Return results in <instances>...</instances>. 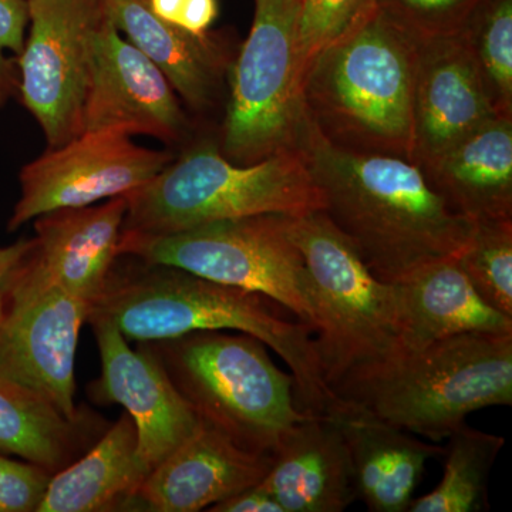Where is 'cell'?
Masks as SVG:
<instances>
[{
  "mask_svg": "<svg viewBox=\"0 0 512 512\" xmlns=\"http://www.w3.org/2000/svg\"><path fill=\"white\" fill-rule=\"evenodd\" d=\"M33 247L16 272L0 323V384L77 419L83 412L74 404V362L89 305L43 271Z\"/></svg>",
  "mask_w": 512,
  "mask_h": 512,
  "instance_id": "obj_10",
  "label": "cell"
},
{
  "mask_svg": "<svg viewBox=\"0 0 512 512\" xmlns=\"http://www.w3.org/2000/svg\"><path fill=\"white\" fill-rule=\"evenodd\" d=\"M289 229L308 269L320 370L335 393L399 352L394 284L369 271L322 211L291 217Z\"/></svg>",
  "mask_w": 512,
  "mask_h": 512,
  "instance_id": "obj_7",
  "label": "cell"
},
{
  "mask_svg": "<svg viewBox=\"0 0 512 512\" xmlns=\"http://www.w3.org/2000/svg\"><path fill=\"white\" fill-rule=\"evenodd\" d=\"M299 0H255L251 32L228 73L218 147L237 164L299 151L306 120L296 73Z\"/></svg>",
  "mask_w": 512,
  "mask_h": 512,
  "instance_id": "obj_9",
  "label": "cell"
},
{
  "mask_svg": "<svg viewBox=\"0 0 512 512\" xmlns=\"http://www.w3.org/2000/svg\"><path fill=\"white\" fill-rule=\"evenodd\" d=\"M218 13V0H185L177 26L191 35L205 36L210 33Z\"/></svg>",
  "mask_w": 512,
  "mask_h": 512,
  "instance_id": "obj_33",
  "label": "cell"
},
{
  "mask_svg": "<svg viewBox=\"0 0 512 512\" xmlns=\"http://www.w3.org/2000/svg\"><path fill=\"white\" fill-rule=\"evenodd\" d=\"M497 116L460 32L417 40L412 161L434 163L457 141Z\"/></svg>",
  "mask_w": 512,
  "mask_h": 512,
  "instance_id": "obj_15",
  "label": "cell"
},
{
  "mask_svg": "<svg viewBox=\"0 0 512 512\" xmlns=\"http://www.w3.org/2000/svg\"><path fill=\"white\" fill-rule=\"evenodd\" d=\"M126 195L106 204L63 208L35 220L33 256L57 285L92 305L119 258Z\"/></svg>",
  "mask_w": 512,
  "mask_h": 512,
  "instance_id": "obj_20",
  "label": "cell"
},
{
  "mask_svg": "<svg viewBox=\"0 0 512 512\" xmlns=\"http://www.w3.org/2000/svg\"><path fill=\"white\" fill-rule=\"evenodd\" d=\"M211 512H284L281 504L261 485L247 488L208 508Z\"/></svg>",
  "mask_w": 512,
  "mask_h": 512,
  "instance_id": "obj_32",
  "label": "cell"
},
{
  "mask_svg": "<svg viewBox=\"0 0 512 512\" xmlns=\"http://www.w3.org/2000/svg\"><path fill=\"white\" fill-rule=\"evenodd\" d=\"M116 130L185 143L192 124L165 74L104 13L90 43L82 131ZM82 133V134H83Z\"/></svg>",
  "mask_w": 512,
  "mask_h": 512,
  "instance_id": "obj_13",
  "label": "cell"
},
{
  "mask_svg": "<svg viewBox=\"0 0 512 512\" xmlns=\"http://www.w3.org/2000/svg\"><path fill=\"white\" fill-rule=\"evenodd\" d=\"M104 13L167 77L185 106L207 114L220 103L234 62L229 40L194 36L154 15L148 0H100Z\"/></svg>",
  "mask_w": 512,
  "mask_h": 512,
  "instance_id": "obj_17",
  "label": "cell"
},
{
  "mask_svg": "<svg viewBox=\"0 0 512 512\" xmlns=\"http://www.w3.org/2000/svg\"><path fill=\"white\" fill-rule=\"evenodd\" d=\"M28 0H0V86L15 94L19 90L18 59L29 26Z\"/></svg>",
  "mask_w": 512,
  "mask_h": 512,
  "instance_id": "obj_31",
  "label": "cell"
},
{
  "mask_svg": "<svg viewBox=\"0 0 512 512\" xmlns=\"http://www.w3.org/2000/svg\"><path fill=\"white\" fill-rule=\"evenodd\" d=\"M338 421L352 460L357 500L372 512H407L431 458L443 456L437 444L413 439L349 400L328 410Z\"/></svg>",
  "mask_w": 512,
  "mask_h": 512,
  "instance_id": "obj_19",
  "label": "cell"
},
{
  "mask_svg": "<svg viewBox=\"0 0 512 512\" xmlns=\"http://www.w3.org/2000/svg\"><path fill=\"white\" fill-rule=\"evenodd\" d=\"M480 0H375L397 28L416 40L460 32Z\"/></svg>",
  "mask_w": 512,
  "mask_h": 512,
  "instance_id": "obj_29",
  "label": "cell"
},
{
  "mask_svg": "<svg viewBox=\"0 0 512 512\" xmlns=\"http://www.w3.org/2000/svg\"><path fill=\"white\" fill-rule=\"evenodd\" d=\"M185 0H148V6L158 18L177 26Z\"/></svg>",
  "mask_w": 512,
  "mask_h": 512,
  "instance_id": "obj_35",
  "label": "cell"
},
{
  "mask_svg": "<svg viewBox=\"0 0 512 512\" xmlns=\"http://www.w3.org/2000/svg\"><path fill=\"white\" fill-rule=\"evenodd\" d=\"M407 433L448 439L471 413L512 404V333H463L397 352L335 390Z\"/></svg>",
  "mask_w": 512,
  "mask_h": 512,
  "instance_id": "obj_4",
  "label": "cell"
},
{
  "mask_svg": "<svg viewBox=\"0 0 512 512\" xmlns=\"http://www.w3.org/2000/svg\"><path fill=\"white\" fill-rule=\"evenodd\" d=\"M393 284L399 352L463 333H512V318L478 295L456 259L426 266Z\"/></svg>",
  "mask_w": 512,
  "mask_h": 512,
  "instance_id": "obj_21",
  "label": "cell"
},
{
  "mask_svg": "<svg viewBox=\"0 0 512 512\" xmlns=\"http://www.w3.org/2000/svg\"><path fill=\"white\" fill-rule=\"evenodd\" d=\"M12 92H9L5 87L0 86V106L8 100V97L12 96Z\"/></svg>",
  "mask_w": 512,
  "mask_h": 512,
  "instance_id": "obj_36",
  "label": "cell"
},
{
  "mask_svg": "<svg viewBox=\"0 0 512 512\" xmlns=\"http://www.w3.org/2000/svg\"><path fill=\"white\" fill-rule=\"evenodd\" d=\"M96 423L86 414L67 419L49 403L0 384V453L57 473L89 443Z\"/></svg>",
  "mask_w": 512,
  "mask_h": 512,
  "instance_id": "obj_24",
  "label": "cell"
},
{
  "mask_svg": "<svg viewBox=\"0 0 512 512\" xmlns=\"http://www.w3.org/2000/svg\"><path fill=\"white\" fill-rule=\"evenodd\" d=\"M421 171L468 220H512V117L485 121Z\"/></svg>",
  "mask_w": 512,
  "mask_h": 512,
  "instance_id": "obj_22",
  "label": "cell"
},
{
  "mask_svg": "<svg viewBox=\"0 0 512 512\" xmlns=\"http://www.w3.org/2000/svg\"><path fill=\"white\" fill-rule=\"evenodd\" d=\"M271 466L272 456L245 450L200 421L194 433L148 474L138 490V507L202 511L258 485Z\"/></svg>",
  "mask_w": 512,
  "mask_h": 512,
  "instance_id": "obj_16",
  "label": "cell"
},
{
  "mask_svg": "<svg viewBox=\"0 0 512 512\" xmlns=\"http://www.w3.org/2000/svg\"><path fill=\"white\" fill-rule=\"evenodd\" d=\"M33 247L32 239H20L16 244L0 248V323L5 315L6 303H8L10 288L13 279L18 272L25 256Z\"/></svg>",
  "mask_w": 512,
  "mask_h": 512,
  "instance_id": "obj_34",
  "label": "cell"
},
{
  "mask_svg": "<svg viewBox=\"0 0 512 512\" xmlns=\"http://www.w3.org/2000/svg\"><path fill=\"white\" fill-rule=\"evenodd\" d=\"M456 261L478 295L512 318V220L476 222Z\"/></svg>",
  "mask_w": 512,
  "mask_h": 512,
  "instance_id": "obj_27",
  "label": "cell"
},
{
  "mask_svg": "<svg viewBox=\"0 0 512 512\" xmlns=\"http://www.w3.org/2000/svg\"><path fill=\"white\" fill-rule=\"evenodd\" d=\"M299 150L323 214L380 281L456 259L473 237L476 222L457 214L412 161L333 146L309 121Z\"/></svg>",
  "mask_w": 512,
  "mask_h": 512,
  "instance_id": "obj_1",
  "label": "cell"
},
{
  "mask_svg": "<svg viewBox=\"0 0 512 512\" xmlns=\"http://www.w3.org/2000/svg\"><path fill=\"white\" fill-rule=\"evenodd\" d=\"M138 343L163 367L197 419L245 450L274 456L308 414L299 409L292 373L282 372L268 346L247 333L198 330Z\"/></svg>",
  "mask_w": 512,
  "mask_h": 512,
  "instance_id": "obj_5",
  "label": "cell"
},
{
  "mask_svg": "<svg viewBox=\"0 0 512 512\" xmlns=\"http://www.w3.org/2000/svg\"><path fill=\"white\" fill-rule=\"evenodd\" d=\"M90 318L110 320L124 338L136 342L198 330L247 333L291 369L303 412L325 414L339 399L323 380L311 326L262 293L210 281L177 266L119 255L90 305Z\"/></svg>",
  "mask_w": 512,
  "mask_h": 512,
  "instance_id": "obj_2",
  "label": "cell"
},
{
  "mask_svg": "<svg viewBox=\"0 0 512 512\" xmlns=\"http://www.w3.org/2000/svg\"><path fill=\"white\" fill-rule=\"evenodd\" d=\"M99 348L101 375L89 386L99 404H121L137 429V456L148 474L194 433L200 420L138 343L128 346L119 329L104 318H90Z\"/></svg>",
  "mask_w": 512,
  "mask_h": 512,
  "instance_id": "obj_14",
  "label": "cell"
},
{
  "mask_svg": "<svg viewBox=\"0 0 512 512\" xmlns=\"http://www.w3.org/2000/svg\"><path fill=\"white\" fill-rule=\"evenodd\" d=\"M284 512H342L357 500L348 444L332 414H306L259 483Z\"/></svg>",
  "mask_w": 512,
  "mask_h": 512,
  "instance_id": "obj_18",
  "label": "cell"
},
{
  "mask_svg": "<svg viewBox=\"0 0 512 512\" xmlns=\"http://www.w3.org/2000/svg\"><path fill=\"white\" fill-rule=\"evenodd\" d=\"M29 36L18 57L19 93L49 148L79 137L100 0H28Z\"/></svg>",
  "mask_w": 512,
  "mask_h": 512,
  "instance_id": "obj_11",
  "label": "cell"
},
{
  "mask_svg": "<svg viewBox=\"0 0 512 512\" xmlns=\"http://www.w3.org/2000/svg\"><path fill=\"white\" fill-rule=\"evenodd\" d=\"M289 222L286 215L266 214L167 235L121 232L119 255L177 266L210 281L262 293L315 330L308 269Z\"/></svg>",
  "mask_w": 512,
  "mask_h": 512,
  "instance_id": "obj_8",
  "label": "cell"
},
{
  "mask_svg": "<svg viewBox=\"0 0 512 512\" xmlns=\"http://www.w3.org/2000/svg\"><path fill=\"white\" fill-rule=\"evenodd\" d=\"M126 198L121 232L138 235L175 234L255 215L303 217L323 210L301 150L237 164L210 140L188 148Z\"/></svg>",
  "mask_w": 512,
  "mask_h": 512,
  "instance_id": "obj_6",
  "label": "cell"
},
{
  "mask_svg": "<svg viewBox=\"0 0 512 512\" xmlns=\"http://www.w3.org/2000/svg\"><path fill=\"white\" fill-rule=\"evenodd\" d=\"M375 0H299L296 73L301 87L316 57L356 22Z\"/></svg>",
  "mask_w": 512,
  "mask_h": 512,
  "instance_id": "obj_28",
  "label": "cell"
},
{
  "mask_svg": "<svg viewBox=\"0 0 512 512\" xmlns=\"http://www.w3.org/2000/svg\"><path fill=\"white\" fill-rule=\"evenodd\" d=\"M137 429L123 413L79 460L50 478L37 512H106L138 507L148 473L137 456Z\"/></svg>",
  "mask_w": 512,
  "mask_h": 512,
  "instance_id": "obj_23",
  "label": "cell"
},
{
  "mask_svg": "<svg viewBox=\"0 0 512 512\" xmlns=\"http://www.w3.org/2000/svg\"><path fill=\"white\" fill-rule=\"evenodd\" d=\"M416 56L417 40L373 3L312 63L306 120L333 146L412 161Z\"/></svg>",
  "mask_w": 512,
  "mask_h": 512,
  "instance_id": "obj_3",
  "label": "cell"
},
{
  "mask_svg": "<svg viewBox=\"0 0 512 512\" xmlns=\"http://www.w3.org/2000/svg\"><path fill=\"white\" fill-rule=\"evenodd\" d=\"M444 448L443 480L431 493L414 498L407 512H480L488 510V478L504 437L463 424Z\"/></svg>",
  "mask_w": 512,
  "mask_h": 512,
  "instance_id": "obj_25",
  "label": "cell"
},
{
  "mask_svg": "<svg viewBox=\"0 0 512 512\" xmlns=\"http://www.w3.org/2000/svg\"><path fill=\"white\" fill-rule=\"evenodd\" d=\"M130 137L116 130L87 131L25 165L9 231L47 212L126 195L153 180L175 158L170 151L137 146Z\"/></svg>",
  "mask_w": 512,
  "mask_h": 512,
  "instance_id": "obj_12",
  "label": "cell"
},
{
  "mask_svg": "<svg viewBox=\"0 0 512 512\" xmlns=\"http://www.w3.org/2000/svg\"><path fill=\"white\" fill-rule=\"evenodd\" d=\"M53 473L0 453V512H37Z\"/></svg>",
  "mask_w": 512,
  "mask_h": 512,
  "instance_id": "obj_30",
  "label": "cell"
},
{
  "mask_svg": "<svg viewBox=\"0 0 512 512\" xmlns=\"http://www.w3.org/2000/svg\"><path fill=\"white\" fill-rule=\"evenodd\" d=\"M460 33L495 114L512 117V0H480Z\"/></svg>",
  "mask_w": 512,
  "mask_h": 512,
  "instance_id": "obj_26",
  "label": "cell"
}]
</instances>
